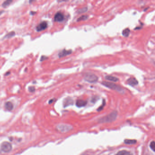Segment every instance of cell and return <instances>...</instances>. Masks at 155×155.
Masks as SVG:
<instances>
[{
	"label": "cell",
	"mask_w": 155,
	"mask_h": 155,
	"mask_svg": "<svg viewBox=\"0 0 155 155\" xmlns=\"http://www.w3.org/2000/svg\"><path fill=\"white\" fill-rule=\"evenodd\" d=\"M117 116V112L116 111H114L111 113L110 114L107 115V116H105L101 118L99 120V122L101 123H108L112 122L114 121Z\"/></svg>",
	"instance_id": "6da1fadb"
},
{
	"label": "cell",
	"mask_w": 155,
	"mask_h": 155,
	"mask_svg": "<svg viewBox=\"0 0 155 155\" xmlns=\"http://www.w3.org/2000/svg\"><path fill=\"white\" fill-rule=\"evenodd\" d=\"M102 85L103 86L107 87L111 89H112L115 91H117L119 92H122L123 91V89L120 86L117 85L113 83L112 82H107V81H102Z\"/></svg>",
	"instance_id": "7a4b0ae2"
},
{
	"label": "cell",
	"mask_w": 155,
	"mask_h": 155,
	"mask_svg": "<svg viewBox=\"0 0 155 155\" xmlns=\"http://www.w3.org/2000/svg\"><path fill=\"white\" fill-rule=\"evenodd\" d=\"M84 79L89 83H96L98 80L96 75L91 73H87L84 75Z\"/></svg>",
	"instance_id": "3957f363"
},
{
	"label": "cell",
	"mask_w": 155,
	"mask_h": 155,
	"mask_svg": "<svg viewBox=\"0 0 155 155\" xmlns=\"http://www.w3.org/2000/svg\"><path fill=\"white\" fill-rule=\"evenodd\" d=\"M0 148L1 150L3 152L7 153L10 152L12 149V146L9 142L5 141L1 145Z\"/></svg>",
	"instance_id": "277c9868"
},
{
	"label": "cell",
	"mask_w": 155,
	"mask_h": 155,
	"mask_svg": "<svg viewBox=\"0 0 155 155\" xmlns=\"http://www.w3.org/2000/svg\"><path fill=\"white\" fill-rule=\"evenodd\" d=\"M57 129L62 132H68L70 130H71V127L68 125H59L57 127Z\"/></svg>",
	"instance_id": "5b68a950"
},
{
	"label": "cell",
	"mask_w": 155,
	"mask_h": 155,
	"mask_svg": "<svg viewBox=\"0 0 155 155\" xmlns=\"http://www.w3.org/2000/svg\"><path fill=\"white\" fill-rule=\"evenodd\" d=\"M48 26L47 23L46 22H42L40 23L36 27V30L38 32H41L45 30Z\"/></svg>",
	"instance_id": "8992f818"
},
{
	"label": "cell",
	"mask_w": 155,
	"mask_h": 155,
	"mask_svg": "<svg viewBox=\"0 0 155 155\" xmlns=\"http://www.w3.org/2000/svg\"><path fill=\"white\" fill-rule=\"evenodd\" d=\"M64 16L63 14L60 12H58L56 13L54 16V20L55 22H62L64 20Z\"/></svg>",
	"instance_id": "52a82bcc"
},
{
	"label": "cell",
	"mask_w": 155,
	"mask_h": 155,
	"mask_svg": "<svg viewBox=\"0 0 155 155\" xmlns=\"http://www.w3.org/2000/svg\"><path fill=\"white\" fill-rule=\"evenodd\" d=\"M71 53H72L71 50H66L65 49H64L59 52L58 54V56H59V58H61V57L66 56L69 55Z\"/></svg>",
	"instance_id": "ba28073f"
},
{
	"label": "cell",
	"mask_w": 155,
	"mask_h": 155,
	"mask_svg": "<svg viewBox=\"0 0 155 155\" xmlns=\"http://www.w3.org/2000/svg\"><path fill=\"white\" fill-rule=\"evenodd\" d=\"M127 83L129 85L132 86H134L138 84V82L136 78H133V77H132L127 80Z\"/></svg>",
	"instance_id": "9c48e42d"
},
{
	"label": "cell",
	"mask_w": 155,
	"mask_h": 155,
	"mask_svg": "<svg viewBox=\"0 0 155 155\" xmlns=\"http://www.w3.org/2000/svg\"><path fill=\"white\" fill-rule=\"evenodd\" d=\"M87 104V102L82 100H78L76 102V106L78 107H85Z\"/></svg>",
	"instance_id": "30bf717a"
},
{
	"label": "cell",
	"mask_w": 155,
	"mask_h": 155,
	"mask_svg": "<svg viewBox=\"0 0 155 155\" xmlns=\"http://www.w3.org/2000/svg\"><path fill=\"white\" fill-rule=\"evenodd\" d=\"M73 100L70 98H67L66 99H65L64 101V107H66L70 105H72L73 104Z\"/></svg>",
	"instance_id": "8fae6325"
},
{
	"label": "cell",
	"mask_w": 155,
	"mask_h": 155,
	"mask_svg": "<svg viewBox=\"0 0 155 155\" xmlns=\"http://www.w3.org/2000/svg\"><path fill=\"white\" fill-rule=\"evenodd\" d=\"M105 79L107 80H110L113 82H117L119 81V79L117 77H114L112 75H109L106 76Z\"/></svg>",
	"instance_id": "7c38bea8"
},
{
	"label": "cell",
	"mask_w": 155,
	"mask_h": 155,
	"mask_svg": "<svg viewBox=\"0 0 155 155\" xmlns=\"http://www.w3.org/2000/svg\"><path fill=\"white\" fill-rule=\"evenodd\" d=\"M5 107L6 110L8 111H11L14 107V106L13 104L10 102H6L5 103Z\"/></svg>",
	"instance_id": "4fadbf2b"
},
{
	"label": "cell",
	"mask_w": 155,
	"mask_h": 155,
	"mask_svg": "<svg viewBox=\"0 0 155 155\" xmlns=\"http://www.w3.org/2000/svg\"><path fill=\"white\" fill-rule=\"evenodd\" d=\"M137 141L136 140H129L126 139L124 140V142L125 144L127 145L135 144L136 143Z\"/></svg>",
	"instance_id": "5bb4252c"
},
{
	"label": "cell",
	"mask_w": 155,
	"mask_h": 155,
	"mask_svg": "<svg viewBox=\"0 0 155 155\" xmlns=\"http://www.w3.org/2000/svg\"><path fill=\"white\" fill-rule=\"evenodd\" d=\"M130 29L129 28H126L122 31V34L124 37H128L129 35L130 34Z\"/></svg>",
	"instance_id": "9a60e30c"
},
{
	"label": "cell",
	"mask_w": 155,
	"mask_h": 155,
	"mask_svg": "<svg viewBox=\"0 0 155 155\" xmlns=\"http://www.w3.org/2000/svg\"><path fill=\"white\" fill-rule=\"evenodd\" d=\"M116 155H132V154L127 150H123L118 152Z\"/></svg>",
	"instance_id": "2e32d148"
},
{
	"label": "cell",
	"mask_w": 155,
	"mask_h": 155,
	"mask_svg": "<svg viewBox=\"0 0 155 155\" xmlns=\"http://www.w3.org/2000/svg\"><path fill=\"white\" fill-rule=\"evenodd\" d=\"M12 2V0H6L2 3V6L4 8H6V7H7L8 6L10 5Z\"/></svg>",
	"instance_id": "e0dca14e"
},
{
	"label": "cell",
	"mask_w": 155,
	"mask_h": 155,
	"mask_svg": "<svg viewBox=\"0 0 155 155\" xmlns=\"http://www.w3.org/2000/svg\"><path fill=\"white\" fill-rule=\"evenodd\" d=\"M88 16L87 15H82L81 16H80V17H79L77 20V22H80V21H85L86 20L88 19Z\"/></svg>",
	"instance_id": "ac0fdd59"
},
{
	"label": "cell",
	"mask_w": 155,
	"mask_h": 155,
	"mask_svg": "<svg viewBox=\"0 0 155 155\" xmlns=\"http://www.w3.org/2000/svg\"><path fill=\"white\" fill-rule=\"evenodd\" d=\"M15 33L14 32H10L8 34H7V35H6L5 37V38H9L12 37L13 36H14L15 35Z\"/></svg>",
	"instance_id": "d6986e66"
},
{
	"label": "cell",
	"mask_w": 155,
	"mask_h": 155,
	"mask_svg": "<svg viewBox=\"0 0 155 155\" xmlns=\"http://www.w3.org/2000/svg\"><path fill=\"white\" fill-rule=\"evenodd\" d=\"M105 104H106V102H105V100H103V103H102V106H100V107H99L97 109V111L98 112H100V111H101L103 109V108L104 107L105 105Z\"/></svg>",
	"instance_id": "ffe728a7"
},
{
	"label": "cell",
	"mask_w": 155,
	"mask_h": 155,
	"mask_svg": "<svg viewBox=\"0 0 155 155\" xmlns=\"http://www.w3.org/2000/svg\"><path fill=\"white\" fill-rule=\"evenodd\" d=\"M150 148L152 149V150L153 151H155V141H152L150 143Z\"/></svg>",
	"instance_id": "44dd1931"
},
{
	"label": "cell",
	"mask_w": 155,
	"mask_h": 155,
	"mask_svg": "<svg viewBox=\"0 0 155 155\" xmlns=\"http://www.w3.org/2000/svg\"><path fill=\"white\" fill-rule=\"evenodd\" d=\"M87 10V7H84L83 8L79 9L77 12H78V13H82L86 12Z\"/></svg>",
	"instance_id": "7402d4cb"
},
{
	"label": "cell",
	"mask_w": 155,
	"mask_h": 155,
	"mask_svg": "<svg viewBox=\"0 0 155 155\" xmlns=\"http://www.w3.org/2000/svg\"><path fill=\"white\" fill-rule=\"evenodd\" d=\"M29 91L31 92H34L35 91V88L34 86H30L29 87Z\"/></svg>",
	"instance_id": "603a6c76"
},
{
	"label": "cell",
	"mask_w": 155,
	"mask_h": 155,
	"mask_svg": "<svg viewBox=\"0 0 155 155\" xmlns=\"http://www.w3.org/2000/svg\"><path fill=\"white\" fill-rule=\"evenodd\" d=\"M47 58H48V57L46 56H42V57L41 58V61H43L47 59Z\"/></svg>",
	"instance_id": "cb8c5ba5"
},
{
	"label": "cell",
	"mask_w": 155,
	"mask_h": 155,
	"mask_svg": "<svg viewBox=\"0 0 155 155\" xmlns=\"http://www.w3.org/2000/svg\"><path fill=\"white\" fill-rule=\"evenodd\" d=\"M54 101V99H52V100H50V101L49 102V104H51V103H52V102H53Z\"/></svg>",
	"instance_id": "d4e9b609"
},
{
	"label": "cell",
	"mask_w": 155,
	"mask_h": 155,
	"mask_svg": "<svg viewBox=\"0 0 155 155\" xmlns=\"http://www.w3.org/2000/svg\"><path fill=\"white\" fill-rule=\"evenodd\" d=\"M3 12H4V11H0V15H1L2 13H3Z\"/></svg>",
	"instance_id": "484cf974"
}]
</instances>
